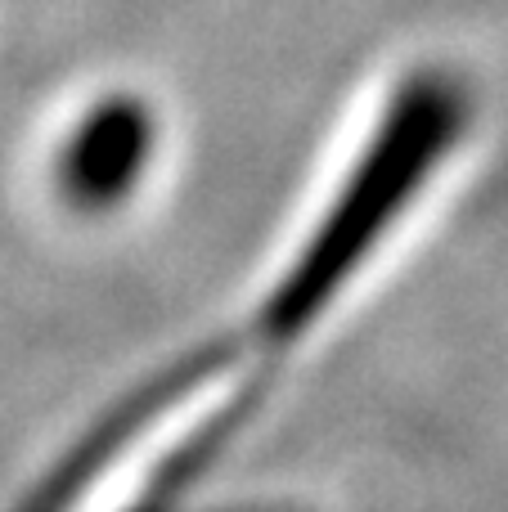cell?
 <instances>
[{
	"instance_id": "obj_2",
	"label": "cell",
	"mask_w": 508,
	"mask_h": 512,
	"mask_svg": "<svg viewBox=\"0 0 508 512\" xmlns=\"http://www.w3.org/2000/svg\"><path fill=\"white\" fill-rule=\"evenodd\" d=\"M149 149L153 126L140 104L113 99V104L95 108L59 153V185L68 203L86 207V212L122 203L149 167Z\"/></svg>"
},
{
	"instance_id": "obj_1",
	"label": "cell",
	"mask_w": 508,
	"mask_h": 512,
	"mask_svg": "<svg viewBox=\"0 0 508 512\" xmlns=\"http://www.w3.org/2000/svg\"><path fill=\"white\" fill-rule=\"evenodd\" d=\"M459 126H464V95L441 77L410 81L392 99L365 153L342 180L329 216H320L311 239L261 306V319L252 328L257 342L288 346L324 315V306L369 261L378 239L401 221L423 180L446 162Z\"/></svg>"
}]
</instances>
